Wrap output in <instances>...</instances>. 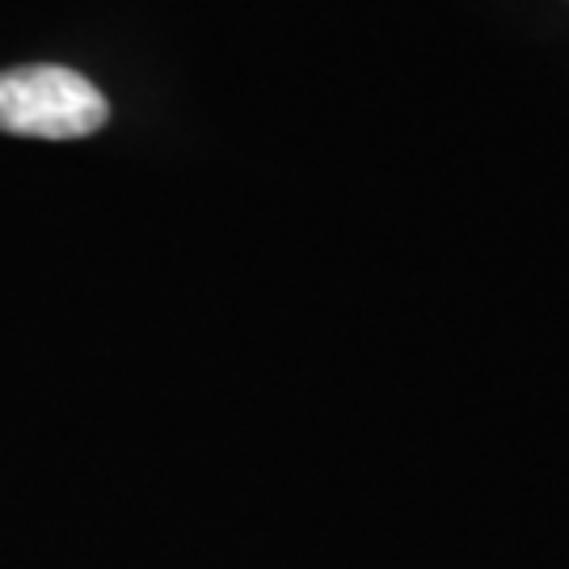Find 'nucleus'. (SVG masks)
Instances as JSON below:
<instances>
[{
  "label": "nucleus",
  "mask_w": 569,
  "mask_h": 569,
  "mask_svg": "<svg viewBox=\"0 0 569 569\" xmlns=\"http://www.w3.org/2000/svg\"><path fill=\"white\" fill-rule=\"evenodd\" d=\"M110 119L102 89L60 63L0 72V131L30 140H81Z\"/></svg>",
  "instance_id": "1"
}]
</instances>
